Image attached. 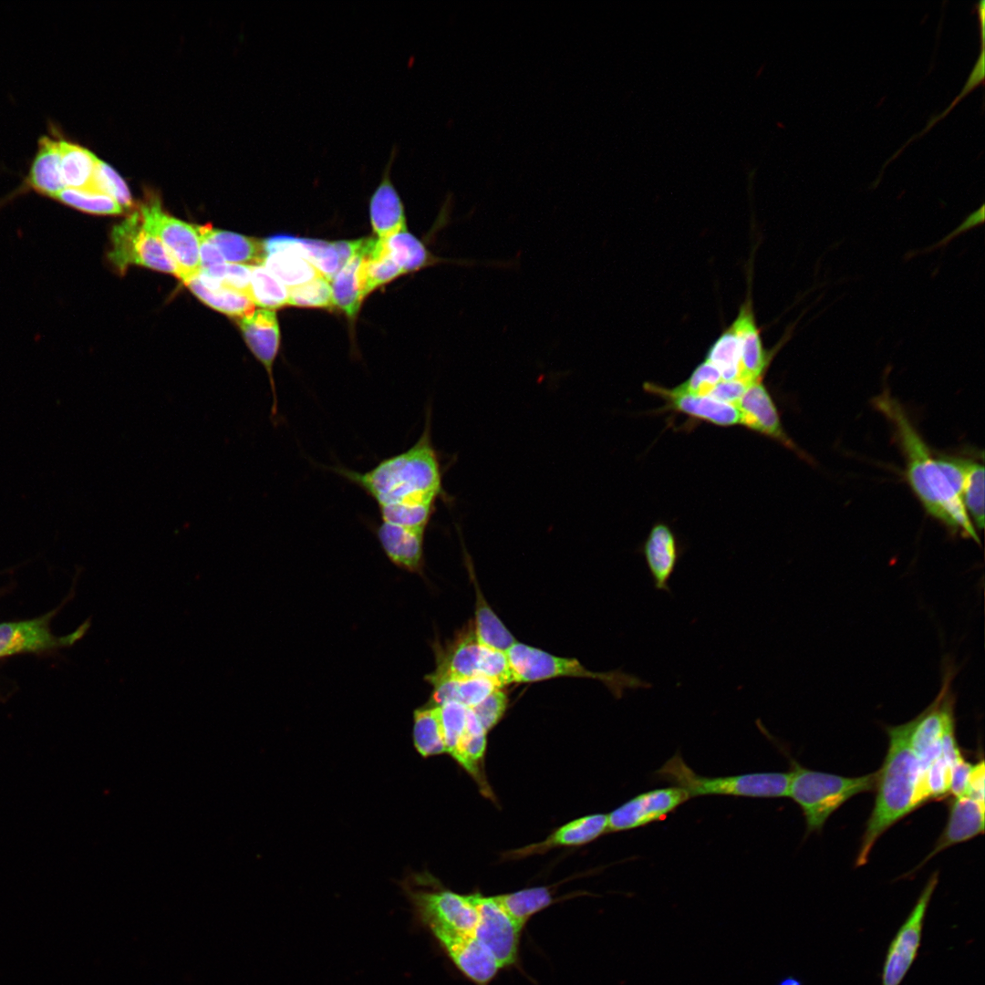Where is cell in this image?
Listing matches in <instances>:
<instances>
[{
    "label": "cell",
    "instance_id": "obj_1",
    "mask_svg": "<svg viewBox=\"0 0 985 985\" xmlns=\"http://www.w3.org/2000/svg\"><path fill=\"white\" fill-rule=\"evenodd\" d=\"M430 412L428 409L423 431L406 451L363 472L342 466L329 468L375 502L383 523L426 530L437 501L445 495L441 465L431 439Z\"/></svg>",
    "mask_w": 985,
    "mask_h": 985
},
{
    "label": "cell",
    "instance_id": "obj_2",
    "mask_svg": "<svg viewBox=\"0 0 985 985\" xmlns=\"http://www.w3.org/2000/svg\"><path fill=\"white\" fill-rule=\"evenodd\" d=\"M892 423L906 461L907 482L926 511L951 532L980 543L961 500L899 402L887 390L874 400Z\"/></svg>",
    "mask_w": 985,
    "mask_h": 985
},
{
    "label": "cell",
    "instance_id": "obj_3",
    "mask_svg": "<svg viewBox=\"0 0 985 985\" xmlns=\"http://www.w3.org/2000/svg\"><path fill=\"white\" fill-rule=\"evenodd\" d=\"M888 748L877 771L874 808L861 838L855 866H864L879 837L897 821L921 806L923 771L912 751L904 724L886 729Z\"/></svg>",
    "mask_w": 985,
    "mask_h": 985
},
{
    "label": "cell",
    "instance_id": "obj_4",
    "mask_svg": "<svg viewBox=\"0 0 985 985\" xmlns=\"http://www.w3.org/2000/svg\"><path fill=\"white\" fill-rule=\"evenodd\" d=\"M791 762L787 796L802 809L807 833L819 832L829 816L853 796L876 788L877 772L845 777L813 771L789 757Z\"/></svg>",
    "mask_w": 985,
    "mask_h": 985
},
{
    "label": "cell",
    "instance_id": "obj_5",
    "mask_svg": "<svg viewBox=\"0 0 985 985\" xmlns=\"http://www.w3.org/2000/svg\"><path fill=\"white\" fill-rule=\"evenodd\" d=\"M657 778L684 789L691 797L734 796L779 798L787 796L790 773L749 772L726 776H704L696 772L676 752L656 772Z\"/></svg>",
    "mask_w": 985,
    "mask_h": 985
},
{
    "label": "cell",
    "instance_id": "obj_6",
    "mask_svg": "<svg viewBox=\"0 0 985 985\" xmlns=\"http://www.w3.org/2000/svg\"><path fill=\"white\" fill-rule=\"evenodd\" d=\"M506 655L513 683L535 682L560 677L589 678L604 683L617 699L622 698L627 690L651 687L648 681L621 669L593 672L575 658L556 657L520 642L510 648Z\"/></svg>",
    "mask_w": 985,
    "mask_h": 985
},
{
    "label": "cell",
    "instance_id": "obj_7",
    "mask_svg": "<svg viewBox=\"0 0 985 985\" xmlns=\"http://www.w3.org/2000/svg\"><path fill=\"white\" fill-rule=\"evenodd\" d=\"M146 231L157 237L174 261L182 282L201 270L197 227L167 213L158 198L145 201L138 210Z\"/></svg>",
    "mask_w": 985,
    "mask_h": 985
},
{
    "label": "cell",
    "instance_id": "obj_8",
    "mask_svg": "<svg viewBox=\"0 0 985 985\" xmlns=\"http://www.w3.org/2000/svg\"><path fill=\"white\" fill-rule=\"evenodd\" d=\"M110 239L109 258L119 272L138 264L179 277L174 261L161 241L145 230L139 211L115 225Z\"/></svg>",
    "mask_w": 985,
    "mask_h": 985
},
{
    "label": "cell",
    "instance_id": "obj_9",
    "mask_svg": "<svg viewBox=\"0 0 985 985\" xmlns=\"http://www.w3.org/2000/svg\"><path fill=\"white\" fill-rule=\"evenodd\" d=\"M418 918L430 928L474 937L478 913L470 895L446 888H407Z\"/></svg>",
    "mask_w": 985,
    "mask_h": 985
},
{
    "label": "cell",
    "instance_id": "obj_10",
    "mask_svg": "<svg viewBox=\"0 0 985 985\" xmlns=\"http://www.w3.org/2000/svg\"><path fill=\"white\" fill-rule=\"evenodd\" d=\"M938 881L936 872L928 878L909 915L890 941L883 964L881 985H900L916 960L925 918Z\"/></svg>",
    "mask_w": 985,
    "mask_h": 985
},
{
    "label": "cell",
    "instance_id": "obj_11",
    "mask_svg": "<svg viewBox=\"0 0 985 985\" xmlns=\"http://www.w3.org/2000/svg\"><path fill=\"white\" fill-rule=\"evenodd\" d=\"M469 895L478 913L474 937L493 954L502 969L515 964L522 929L493 896L486 897L479 892Z\"/></svg>",
    "mask_w": 985,
    "mask_h": 985
},
{
    "label": "cell",
    "instance_id": "obj_12",
    "mask_svg": "<svg viewBox=\"0 0 985 985\" xmlns=\"http://www.w3.org/2000/svg\"><path fill=\"white\" fill-rule=\"evenodd\" d=\"M690 799L684 789L673 785L644 792L607 814V832L617 833L646 826L665 818Z\"/></svg>",
    "mask_w": 985,
    "mask_h": 985
},
{
    "label": "cell",
    "instance_id": "obj_13",
    "mask_svg": "<svg viewBox=\"0 0 985 985\" xmlns=\"http://www.w3.org/2000/svg\"><path fill=\"white\" fill-rule=\"evenodd\" d=\"M90 627L86 620L73 633L54 636L46 617L0 624V658L23 652H37L73 645L82 638Z\"/></svg>",
    "mask_w": 985,
    "mask_h": 985
},
{
    "label": "cell",
    "instance_id": "obj_14",
    "mask_svg": "<svg viewBox=\"0 0 985 985\" xmlns=\"http://www.w3.org/2000/svg\"><path fill=\"white\" fill-rule=\"evenodd\" d=\"M235 320L247 346L267 372L272 392L270 419L276 425L279 409L273 376V367L280 345V329L276 314L274 310L257 309Z\"/></svg>",
    "mask_w": 985,
    "mask_h": 985
},
{
    "label": "cell",
    "instance_id": "obj_15",
    "mask_svg": "<svg viewBox=\"0 0 985 985\" xmlns=\"http://www.w3.org/2000/svg\"><path fill=\"white\" fill-rule=\"evenodd\" d=\"M431 933L454 966L475 985H489L502 969L475 937L441 929Z\"/></svg>",
    "mask_w": 985,
    "mask_h": 985
},
{
    "label": "cell",
    "instance_id": "obj_16",
    "mask_svg": "<svg viewBox=\"0 0 985 985\" xmlns=\"http://www.w3.org/2000/svg\"><path fill=\"white\" fill-rule=\"evenodd\" d=\"M491 650L478 643L472 626L468 627L446 651L437 655V668L426 679L430 682L443 679L485 677Z\"/></svg>",
    "mask_w": 985,
    "mask_h": 985
},
{
    "label": "cell",
    "instance_id": "obj_17",
    "mask_svg": "<svg viewBox=\"0 0 985 985\" xmlns=\"http://www.w3.org/2000/svg\"><path fill=\"white\" fill-rule=\"evenodd\" d=\"M398 153L393 145L383 167L379 183L369 199V218L378 239H388L406 231V216L402 200L391 180V168Z\"/></svg>",
    "mask_w": 985,
    "mask_h": 985
},
{
    "label": "cell",
    "instance_id": "obj_18",
    "mask_svg": "<svg viewBox=\"0 0 985 985\" xmlns=\"http://www.w3.org/2000/svg\"><path fill=\"white\" fill-rule=\"evenodd\" d=\"M607 833L605 814H593L574 819L553 831L544 840L505 852L504 859L516 860L543 855L559 847L580 846Z\"/></svg>",
    "mask_w": 985,
    "mask_h": 985
},
{
    "label": "cell",
    "instance_id": "obj_19",
    "mask_svg": "<svg viewBox=\"0 0 985 985\" xmlns=\"http://www.w3.org/2000/svg\"><path fill=\"white\" fill-rule=\"evenodd\" d=\"M736 407L740 413V424L799 453L785 433L775 403L761 380L748 387Z\"/></svg>",
    "mask_w": 985,
    "mask_h": 985
},
{
    "label": "cell",
    "instance_id": "obj_20",
    "mask_svg": "<svg viewBox=\"0 0 985 985\" xmlns=\"http://www.w3.org/2000/svg\"><path fill=\"white\" fill-rule=\"evenodd\" d=\"M644 389L665 400L666 409L721 427L740 424V413L736 406L710 396L690 394L675 388L666 389L649 382L645 383Z\"/></svg>",
    "mask_w": 985,
    "mask_h": 985
},
{
    "label": "cell",
    "instance_id": "obj_21",
    "mask_svg": "<svg viewBox=\"0 0 985 985\" xmlns=\"http://www.w3.org/2000/svg\"><path fill=\"white\" fill-rule=\"evenodd\" d=\"M640 552L654 588L670 593L669 581L682 554L679 539L671 527L665 523L655 524L643 542Z\"/></svg>",
    "mask_w": 985,
    "mask_h": 985
},
{
    "label": "cell",
    "instance_id": "obj_22",
    "mask_svg": "<svg viewBox=\"0 0 985 985\" xmlns=\"http://www.w3.org/2000/svg\"><path fill=\"white\" fill-rule=\"evenodd\" d=\"M277 240L307 260L325 278L333 280L340 268L359 252L363 239L327 242L324 240L275 235Z\"/></svg>",
    "mask_w": 985,
    "mask_h": 985
},
{
    "label": "cell",
    "instance_id": "obj_23",
    "mask_svg": "<svg viewBox=\"0 0 985 985\" xmlns=\"http://www.w3.org/2000/svg\"><path fill=\"white\" fill-rule=\"evenodd\" d=\"M984 804L966 795L953 797L949 803L946 826L933 850L920 866L944 849L982 834L984 832Z\"/></svg>",
    "mask_w": 985,
    "mask_h": 985
},
{
    "label": "cell",
    "instance_id": "obj_24",
    "mask_svg": "<svg viewBox=\"0 0 985 985\" xmlns=\"http://www.w3.org/2000/svg\"><path fill=\"white\" fill-rule=\"evenodd\" d=\"M738 338L741 356L740 380L751 385L760 381L771 357L762 347L752 306H741L738 316L731 327Z\"/></svg>",
    "mask_w": 985,
    "mask_h": 985
},
{
    "label": "cell",
    "instance_id": "obj_25",
    "mask_svg": "<svg viewBox=\"0 0 985 985\" xmlns=\"http://www.w3.org/2000/svg\"><path fill=\"white\" fill-rule=\"evenodd\" d=\"M425 531L380 522L376 533L393 564L410 572H419L423 565Z\"/></svg>",
    "mask_w": 985,
    "mask_h": 985
},
{
    "label": "cell",
    "instance_id": "obj_26",
    "mask_svg": "<svg viewBox=\"0 0 985 985\" xmlns=\"http://www.w3.org/2000/svg\"><path fill=\"white\" fill-rule=\"evenodd\" d=\"M60 136L57 130L43 135L31 163L26 184L36 192L55 198L65 187L61 173Z\"/></svg>",
    "mask_w": 985,
    "mask_h": 985
},
{
    "label": "cell",
    "instance_id": "obj_27",
    "mask_svg": "<svg viewBox=\"0 0 985 985\" xmlns=\"http://www.w3.org/2000/svg\"><path fill=\"white\" fill-rule=\"evenodd\" d=\"M264 267L287 288L322 275L307 260L283 245L275 235L264 241Z\"/></svg>",
    "mask_w": 985,
    "mask_h": 985
},
{
    "label": "cell",
    "instance_id": "obj_28",
    "mask_svg": "<svg viewBox=\"0 0 985 985\" xmlns=\"http://www.w3.org/2000/svg\"><path fill=\"white\" fill-rule=\"evenodd\" d=\"M196 227L200 236L218 248L225 262L252 266L264 264L266 256L264 240L214 229L209 224Z\"/></svg>",
    "mask_w": 985,
    "mask_h": 985
},
{
    "label": "cell",
    "instance_id": "obj_29",
    "mask_svg": "<svg viewBox=\"0 0 985 985\" xmlns=\"http://www.w3.org/2000/svg\"><path fill=\"white\" fill-rule=\"evenodd\" d=\"M389 255L400 268L402 274L420 270L441 262H450L459 265L475 266L483 264L470 259L447 260L430 253L425 245L407 231L400 232L385 239Z\"/></svg>",
    "mask_w": 985,
    "mask_h": 985
},
{
    "label": "cell",
    "instance_id": "obj_30",
    "mask_svg": "<svg viewBox=\"0 0 985 985\" xmlns=\"http://www.w3.org/2000/svg\"><path fill=\"white\" fill-rule=\"evenodd\" d=\"M332 281L333 306L349 318L356 317L367 296L360 251L346 262Z\"/></svg>",
    "mask_w": 985,
    "mask_h": 985
},
{
    "label": "cell",
    "instance_id": "obj_31",
    "mask_svg": "<svg viewBox=\"0 0 985 985\" xmlns=\"http://www.w3.org/2000/svg\"><path fill=\"white\" fill-rule=\"evenodd\" d=\"M470 562L467 561L468 570L475 587L476 597L472 625L474 636L482 646L506 653L517 641L486 602Z\"/></svg>",
    "mask_w": 985,
    "mask_h": 985
},
{
    "label": "cell",
    "instance_id": "obj_32",
    "mask_svg": "<svg viewBox=\"0 0 985 985\" xmlns=\"http://www.w3.org/2000/svg\"><path fill=\"white\" fill-rule=\"evenodd\" d=\"M59 146L64 187L92 192L93 178L99 159L88 149L61 136Z\"/></svg>",
    "mask_w": 985,
    "mask_h": 985
},
{
    "label": "cell",
    "instance_id": "obj_33",
    "mask_svg": "<svg viewBox=\"0 0 985 985\" xmlns=\"http://www.w3.org/2000/svg\"><path fill=\"white\" fill-rule=\"evenodd\" d=\"M430 683L433 686L432 699L437 706L455 701L467 708H472L494 690L500 688L491 679L482 676L461 679H443Z\"/></svg>",
    "mask_w": 985,
    "mask_h": 985
},
{
    "label": "cell",
    "instance_id": "obj_34",
    "mask_svg": "<svg viewBox=\"0 0 985 985\" xmlns=\"http://www.w3.org/2000/svg\"><path fill=\"white\" fill-rule=\"evenodd\" d=\"M493 897L521 929L534 915L554 903L550 888L543 886L500 894Z\"/></svg>",
    "mask_w": 985,
    "mask_h": 985
},
{
    "label": "cell",
    "instance_id": "obj_35",
    "mask_svg": "<svg viewBox=\"0 0 985 985\" xmlns=\"http://www.w3.org/2000/svg\"><path fill=\"white\" fill-rule=\"evenodd\" d=\"M413 741L424 758L446 752L440 706L414 711Z\"/></svg>",
    "mask_w": 985,
    "mask_h": 985
},
{
    "label": "cell",
    "instance_id": "obj_36",
    "mask_svg": "<svg viewBox=\"0 0 985 985\" xmlns=\"http://www.w3.org/2000/svg\"><path fill=\"white\" fill-rule=\"evenodd\" d=\"M183 283L204 304L235 319L254 310V302L244 294L225 288L209 289L197 276Z\"/></svg>",
    "mask_w": 985,
    "mask_h": 985
},
{
    "label": "cell",
    "instance_id": "obj_37",
    "mask_svg": "<svg viewBox=\"0 0 985 985\" xmlns=\"http://www.w3.org/2000/svg\"><path fill=\"white\" fill-rule=\"evenodd\" d=\"M963 505L974 525L984 526V468L971 460L964 459V481L961 491Z\"/></svg>",
    "mask_w": 985,
    "mask_h": 985
},
{
    "label": "cell",
    "instance_id": "obj_38",
    "mask_svg": "<svg viewBox=\"0 0 985 985\" xmlns=\"http://www.w3.org/2000/svg\"><path fill=\"white\" fill-rule=\"evenodd\" d=\"M705 360L719 370L722 380H740V346L731 327L723 332L710 346Z\"/></svg>",
    "mask_w": 985,
    "mask_h": 985
},
{
    "label": "cell",
    "instance_id": "obj_39",
    "mask_svg": "<svg viewBox=\"0 0 985 985\" xmlns=\"http://www.w3.org/2000/svg\"><path fill=\"white\" fill-rule=\"evenodd\" d=\"M251 273V299L254 305L272 310L288 304V288L264 264L252 266Z\"/></svg>",
    "mask_w": 985,
    "mask_h": 985
},
{
    "label": "cell",
    "instance_id": "obj_40",
    "mask_svg": "<svg viewBox=\"0 0 985 985\" xmlns=\"http://www.w3.org/2000/svg\"><path fill=\"white\" fill-rule=\"evenodd\" d=\"M78 211L93 214H120L122 207L111 197L90 191L65 188L54 198Z\"/></svg>",
    "mask_w": 985,
    "mask_h": 985
},
{
    "label": "cell",
    "instance_id": "obj_41",
    "mask_svg": "<svg viewBox=\"0 0 985 985\" xmlns=\"http://www.w3.org/2000/svg\"><path fill=\"white\" fill-rule=\"evenodd\" d=\"M91 191L111 197L124 211H130L134 206L130 190L124 180L111 166L101 160H98L96 167Z\"/></svg>",
    "mask_w": 985,
    "mask_h": 985
},
{
    "label": "cell",
    "instance_id": "obj_42",
    "mask_svg": "<svg viewBox=\"0 0 985 985\" xmlns=\"http://www.w3.org/2000/svg\"><path fill=\"white\" fill-rule=\"evenodd\" d=\"M306 307H330L333 306L332 287L323 275L306 284L288 288V304Z\"/></svg>",
    "mask_w": 985,
    "mask_h": 985
},
{
    "label": "cell",
    "instance_id": "obj_43",
    "mask_svg": "<svg viewBox=\"0 0 985 985\" xmlns=\"http://www.w3.org/2000/svg\"><path fill=\"white\" fill-rule=\"evenodd\" d=\"M440 709L446 752L451 756L466 731L468 708L449 701L440 705Z\"/></svg>",
    "mask_w": 985,
    "mask_h": 985
},
{
    "label": "cell",
    "instance_id": "obj_44",
    "mask_svg": "<svg viewBox=\"0 0 985 985\" xmlns=\"http://www.w3.org/2000/svg\"><path fill=\"white\" fill-rule=\"evenodd\" d=\"M508 705V698L503 688L494 690L482 702L469 708L482 728L488 732L503 718Z\"/></svg>",
    "mask_w": 985,
    "mask_h": 985
},
{
    "label": "cell",
    "instance_id": "obj_45",
    "mask_svg": "<svg viewBox=\"0 0 985 985\" xmlns=\"http://www.w3.org/2000/svg\"><path fill=\"white\" fill-rule=\"evenodd\" d=\"M721 380L722 378L719 370L705 360L693 370L685 382L675 389L690 394L706 396Z\"/></svg>",
    "mask_w": 985,
    "mask_h": 985
},
{
    "label": "cell",
    "instance_id": "obj_46",
    "mask_svg": "<svg viewBox=\"0 0 985 985\" xmlns=\"http://www.w3.org/2000/svg\"><path fill=\"white\" fill-rule=\"evenodd\" d=\"M980 35H981V51H980V56L978 57V60L976 61V64H975V66H974V67H973V69H972V71H971V73H970V75H969V77L963 89L959 93V95L953 100V102L949 105V107L947 108L946 110L942 112V114L931 118L930 120L928 121V123L927 124L926 128L923 130V131L917 134V135H915L913 137V139L909 140L890 160H888V161H890L896 156H897L899 154V152L906 147V145H907V143L912 141V140L916 139L918 136H921L924 132H926V130H929L934 125V123H936L940 119L944 118L946 116V114H948V112H949L950 109L959 101V99L963 98L976 86H979L980 84H981L983 82L984 76H985L984 27H980Z\"/></svg>",
    "mask_w": 985,
    "mask_h": 985
},
{
    "label": "cell",
    "instance_id": "obj_47",
    "mask_svg": "<svg viewBox=\"0 0 985 985\" xmlns=\"http://www.w3.org/2000/svg\"><path fill=\"white\" fill-rule=\"evenodd\" d=\"M749 386L741 380H721L708 396L736 406Z\"/></svg>",
    "mask_w": 985,
    "mask_h": 985
},
{
    "label": "cell",
    "instance_id": "obj_48",
    "mask_svg": "<svg viewBox=\"0 0 985 985\" xmlns=\"http://www.w3.org/2000/svg\"><path fill=\"white\" fill-rule=\"evenodd\" d=\"M973 764L960 756L952 767L949 794L953 797L965 795L968 780Z\"/></svg>",
    "mask_w": 985,
    "mask_h": 985
},
{
    "label": "cell",
    "instance_id": "obj_49",
    "mask_svg": "<svg viewBox=\"0 0 985 985\" xmlns=\"http://www.w3.org/2000/svg\"><path fill=\"white\" fill-rule=\"evenodd\" d=\"M984 761L973 764L970 772L965 795L984 804Z\"/></svg>",
    "mask_w": 985,
    "mask_h": 985
},
{
    "label": "cell",
    "instance_id": "obj_50",
    "mask_svg": "<svg viewBox=\"0 0 985 985\" xmlns=\"http://www.w3.org/2000/svg\"><path fill=\"white\" fill-rule=\"evenodd\" d=\"M200 261L201 269L225 263L218 248L202 236H200Z\"/></svg>",
    "mask_w": 985,
    "mask_h": 985
},
{
    "label": "cell",
    "instance_id": "obj_51",
    "mask_svg": "<svg viewBox=\"0 0 985 985\" xmlns=\"http://www.w3.org/2000/svg\"><path fill=\"white\" fill-rule=\"evenodd\" d=\"M776 985H804L803 980L795 976L788 975L778 980Z\"/></svg>",
    "mask_w": 985,
    "mask_h": 985
}]
</instances>
